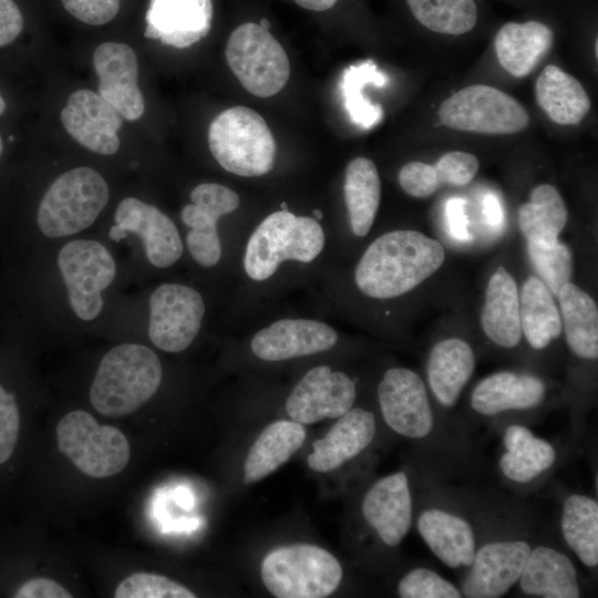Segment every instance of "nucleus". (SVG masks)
Returning <instances> with one entry per match:
<instances>
[{"mask_svg":"<svg viewBox=\"0 0 598 598\" xmlns=\"http://www.w3.org/2000/svg\"><path fill=\"white\" fill-rule=\"evenodd\" d=\"M444 259L437 240L416 230H392L368 246L354 269V282L367 297L396 298L431 277Z\"/></svg>","mask_w":598,"mask_h":598,"instance_id":"f257e3e1","label":"nucleus"},{"mask_svg":"<svg viewBox=\"0 0 598 598\" xmlns=\"http://www.w3.org/2000/svg\"><path fill=\"white\" fill-rule=\"evenodd\" d=\"M162 377L161 361L152 349L136 343L118 344L101 360L90 401L105 416L131 414L157 392Z\"/></svg>","mask_w":598,"mask_h":598,"instance_id":"f03ea898","label":"nucleus"},{"mask_svg":"<svg viewBox=\"0 0 598 598\" xmlns=\"http://www.w3.org/2000/svg\"><path fill=\"white\" fill-rule=\"evenodd\" d=\"M324 243L323 228L316 218L288 209L274 212L251 233L244 254V270L251 280H268L285 261H313Z\"/></svg>","mask_w":598,"mask_h":598,"instance_id":"7ed1b4c3","label":"nucleus"},{"mask_svg":"<svg viewBox=\"0 0 598 598\" xmlns=\"http://www.w3.org/2000/svg\"><path fill=\"white\" fill-rule=\"evenodd\" d=\"M209 150L227 172L257 177L275 165L276 142L264 117L246 106L223 111L208 128Z\"/></svg>","mask_w":598,"mask_h":598,"instance_id":"20e7f679","label":"nucleus"},{"mask_svg":"<svg viewBox=\"0 0 598 598\" xmlns=\"http://www.w3.org/2000/svg\"><path fill=\"white\" fill-rule=\"evenodd\" d=\"M266 589L278 598H323L341 584L340 561L313 544H290L269 551L260 565Z\"/></svg>","mask_w":598,"mask_h":598,"instance_id":"39448f33","label":"nucleus"},{"mask_svg":"<svg viewBox=\"0 0 598 598\" xmlns=\"http://www.w3.org/2000/svg\"><path fill=\"white\" fill-rule=\"evenodd\" d=\"M109 200V186L91 167L60 175L43 195L37 214L40 230L50 238L70 236L91 226Z\"/></svg>","mask_w":598,"mask_h":598,"instance_id":"423d86ee","label":"nucleus"},{"mask_svg":"<svg viewBox=\"0 0 598 598\" xmlns=\"http://www.w3.org/2000/svg\"><path fill=\"white\" fill-rule=\"evenodd\" d=\"M56 442L83 474L105 478L122 472L130 460V444L117 427L100 425L86 411L74 410L56 425Z\"/></svg>","mask_w":598,"mask_h":598,"instance_id":"0eeeda50","label":"nucleus"},{"mask_svg":"<svg viewBox=\"0 0 598 598\" xmlns=\"http://www.w3.org/2000/svg\"><path fill=\"white\" fill-rule=\"evenodd\" d=\"M225 56L244 89L258 97L277 94L290 76L283 48L269 30L254 22L243 23L231 32Z\"/></svg>","mask_w":598,"mask_h":598,"instance_id":"6e6552de","label":"nucleus"},{"mask_svg":"<svg viewBox=\"0 0 598 598\" xmlns=\"http://www.w3.org/2000/svg\"><path fill=\"white\" fill-rule=\"evenodd\" d=\"M439 117L455 131L494 135L519 133L530 121L516 99L485 84L466 86L444 100Z\"/></svg>","mask_w":598,"mask_h":598,"instance_id":"1a4fd4ad","label":"nucleus"},{"mask_svg":"<svg viewBox=\"0 0 598 598\" xmlns=\"http://www.w3.org/2000/svg\"><path fill=\"white\" fill-rule=\"evenodd\" d=\"M58 265L74 313L82 320H92L103 307L102 291L116 272L111 252L99 241L76 239L62 247Z\"/></svg>","mask_w":598,"mask_h":598,"instance_id":"9d476101","label":"nucleus"},{"mask_svg":"<svg viewBox=\"0 0 598 598\" xmlns=\"http://www.w3.org/2000/svg\"><path fill=\"white\" fill-rule=\"evenodd\" d=\"M202 295L182 283H163L150 298L148 337L166 352L187 349L198 334L205 315Z\"/></svg>","mask_w":598,"mask_h":598,"instance_id":"9b49d317","label":"nucleus"},{"mask_svg":"<svg viewBox=\"0 0 598 598\" xmlns=\"http://www.w3.org/2000/svg\"><path fill=\"white\" fill-rule=\"evenodd\" d=\"M382 417L396 434L419 440L434 427V414L425 384L411 369H388L378 385Z\"/></svg>","mask_w":598,"mask_h":598,"instance_id":"f8f14e48","label":"nucleus"},{"mask_svg":"<svg viewBox=\"0 0 598 598\" xmlns=\"http://www.w3.org/2000/svg\"><path fill=\"white\" fill-rule=\"evenodd\" d=\"M190 204L183 207L181 217L189 228L186 245L192 258L210 268L221 258V241L217 223L235 212L240 203L236 192L217 183H202L190 192Z\"/></svg>","mask_w":598,"mask_h":598,"instance_id":"ddd939ff","label":"nucleus"},{"mask_svg":"<svg viewBox=\"0 0 598 598\" xmlns=\"http://www.w3.org/2000/svg\"><path fill=\"white\" fill-rule=\"evenodd\" d=\"M355 398V384L347 373L318 365L296 383L285 408L290 420L308 425L338 419L353 408Z\"/></svg>","mask_w":598,"mask_h":598,"instance_id":"4468645a","label":"nucleus"},{"mask_svg":"<svg viewBox=\"0 0 598 598\" xmlns=\"http://www.w3.org/2000/svg\"><path fill=\"white\" fill-rule=\"evenodd\" d=\"M141 237L148 261L158 268L174 265L183 254V243L174 221L157 207L137 198H124L115 212L110 238L120 241L127 234Z\"/></svg>","mask_w":598,"mask_h":598,"instance_id":"2eb2a0df","label":"nucleus"},{"mask_svg":"<svg viewBox=\"0 0 598 598\" xmlns=\"http://www.w3.org/2000/svg\"><path fill=\"white\" fill-rule=\"evenodd\" d=\"M530 545L522 539L489 542L476 548L461 592L470 598H498L519 579Z\"/></svg>","mask_w":598,"mask_h":598,"instance_id":"dca6fc26","label":"nucleus"},{"mask_svg":"<svg viewBox=\"0 0 598 598\" xmlns=\"http://www.w3.org/2000/svg\"><path fill=\"white\" fill-rule=\"evenodd\" d=\"M337 341V331L326 322L285 318L258 330L250 349L258 359L277 362L328 351Z\"/></svg>","mask_w":598,"mask_h":598,"instance_id":"f3484780","label":"nucleus"},{"mask_svg":"<svg viewBox=\"0 0 598 598\" xmlns=\"http://www.w3.org/2000/svg\"><path fill=\"white\" fill-rule=\"evenodd\" d=\"M99 78V94L128 121L138 120L145 110L138 87V63L134 50L124 43L104 42L93 53Z\"/></svg>","mask_w":598,"mask_h":598,"instance_id":"a211bd4d","label":"nucleus"},{"mask_svg":"<svg viewBox=\"0 0 598 598\" xmlns=\"http://www.w3.org/2000/svg\"><path fill=\"white\" fill-rule=\"evenodd\" d=\"M61 121L65 131L90 151L103 155L117 152L122 116L99 93L73 92L61 112Z\"/></svg>","mask_w":598,"mask_h":598,"instance_id":"6ab92c4d","label":"nucleus"},{"mask_svg":"<svg viewBox=\"0 0 598 598\" xmlns=\"http://www.w3.org/2000/svg\"><path fill=\"white\" fill-rule=\"evenodd\" d=\"M362 515L378 537L396 547L408 535L413 516L412 496L405 472L379 478L365 493Z\"/></svg>","mask_w":598,"mask_h":598,"instance_id":"aec40b11","label":"nucleus"},{"mask_svg":"<svg viewBox=\"0 0 598 598\" xmlns=\"http://www.w3.org/2000/svg\"><path fill=\"white\" fill-rule=\"evenodd\" d=\"M212 20V0H150L144 35L184 49L209 33Z\"/></svg>","mask_w":598,"mask_h":598,"instance_id":"412c9836","label":"nucleus"},{"mask_svg":"<svg viewBox=\"0 0 598 598\" xmlns=\"http://www.w3.org/2000/svg\"><path fill=\"white\" fill-rule=\"evenodd\" d=\"M377 421L372 412L351 408L339 416L326 435L312 444L308 466L318 473L339 468L361 454L373 441Z\"/></svg>","mask_w":598,"mask_h":598,"instance_id":"4be33fe9","label":"nucleus"},{"mask_svg":"<svg viewBox=\"0 0 598 598\" xmlns=\"http://www.w3.org/2000/svg\"><path fill=\"white\" fill-rule=\"evenodd\" d=\"M546 395L544 381L533 374L499 371L481 380L471 394L472 409L485 416L523 411L540 405Z\"/></svg>","mask_w":598,"mask_h":598,"instance_id":"5701e85b","label":"nucleus"},{"mask_svg":"<svg viewBox=\"0 0 598 598\" xmlns=\"http://www.w3.org/2000/svg\"><path fill=\"white\" fill-rule=\"evenodd\" d=\"M417 530L431 551L450 568L470 567L476 538L471 524L447 511L432 507L417 518Z\"/></svg>","mask_w":598,"mask_h":598,"instance_id":"b1692460","label":"nucleus"},{"mask_svg":"<svg viewBox=\"0 0 598 598\" xmlns=\"http://www.w3.org/2000/svg\"><path fill=\"white\" fill-rule=\"evenodd\" d=\"M481 323L496 346L511 349L522 340L519 292L513 276L503 266L491 276L485 291Z\"/></svg>","mask_w":598,"mask_h":598,"instance_id":"393cba45","label":"nucleus"},{"mask_svg":"<svg viewBox=\"0 0 598 598\" xmlns=\"http://www.w3.org/2000/svg\"><path fill=\"white\" fill-rule=\"evenodd\" d=\"M472 347L460 338H446L431 350L426 364L429 386L437 402L453 408L474 372Z\"/></svg>","mask_w":598,"mask_h":598,"instance_id":"a878e982","label":"nucleus"},{"mask_svg":"<svg viewBox=\"0 0 598 598\" xmlns=\"http://www.w3.org/2000/svg\"><path fill=\"white\" fill-rule=\"evenodd\" d=\"M517 582L524 594L533 597L580 596L574 563L561 551L548 546H537L530 550Z\"/></svg>","mask_w":598,"mask_h":598,"instance_id":"bb28decb","label":"nucleus"},{"mask_svg":"<svg viewBox=\"0 0 598 598\" xmlns=\"http://www.w3.org/2000/svg\"><path fill=\"white\" fill-rule=\"evenodd\" d=\"M554 41L551 29L540 21L508 22L495 37L501 66L515 78L527 76L548 53Z\"/></svg>","mask_w":598,"mask_h":598,"instance_id":"cd10ccee","label":"nucleus"},{"mask_svg":"<svg viewBox=\"0 0 598 598\" xmlns=\"http://www.w3.org/2000/svg\"><path fill=\"white\" fill-rule=\"evenodd\" d=\"M306 436L305 426L292 420H277L268 424L245 457L244 484L256 483L277 471L302 447Z\"/></svg>","mask_w":598,"mask_h":598,"instance_id":"c85d7f7f","label":"nucleus"},{"mask_svg":"<svg viewBox=\"0 0 598 598\" xmlns=\"http://www.w3.org/2000/svg\"><path fill=\"white\" fill-rule=\"evenodd\" d=\"M503 445L505 452L499 457L498 466L503 475L515 483L532 482L556 462L557 453L553 444L520 424H511L505 429Z\"/></svg>","mask_w":598,"mask_h":598,"instance_id":"c756f323","label":"nucleus"},{"mask_svg":"<svg viewBox=\"0 0 598 598\" xmlns=\"http://www.w3.org/2000/svg\"><path fill=\"white\" fill-rule=\"evenodd\" d=\"M539 107L559 125H577L590 110V99L581 83L560 68L549 64L535 82Z\"/></svg>","mask_w":598,"mask_h":598,"instance_id":"7c9ffc66","label":"nucleus"},{"mask_svg":"<svg viewBox=\"0 0 598 598\" xmlns=\"http://www.w3.org/2000/svg\"><path fill=\"white\" fill-rule=\"evenodd\" d=\"M559 312L569 350L578 358H598V308L595 300L573 282L557 295Z\"/></svg>","mask_w":598,"mask_h":598,"instance_id":"2f4dec72","label":"nucleus"},{"mask_svg":"<svg viewBox=\"0 0 598 598\" xmlns=\"http://www.w3.org/2000/svg\"><path fill=\"white\" fill-rule=\"evenodd\" d=\"M522 333L535 350H542L563 332V322L555 298L535 275L527 277L519 292Z\"/></svg>","mask_w":598,"mask_h":598,"instance_id":"473e14b6","label":"nucleus"},{"mask_svg":"<svg viewBox=\"0 0 598 598\" xmlns=\"http://www.w3.org/2000/svg\"><path fill=\"white\" fill-rule=\"evenodd\" d=\"M343 195L352 233L357 237H365L375 220L381 199V181L371 159L357 157L348 164Z\"/></svg>","mask_w":598,"mask_h":598,"instance_id":"72a5a7b5","label":"nucleus"},{"mask_svg":"<svg viewBox=\"0 0 598 598\" xmlns=\"http://www.w3.org/2000/svg\"><path fill=\"white\" fill-rule=\"evenodd\" d=\"M518 226L527 241L551 245L568 220L566 204L550 184H540L530 192L529 200L518 209Z\"/></svg>","mask_w":598,"mask_h":598,"instance_id":"f704fd0d","label":"nucleus"},{"mask_svg":"<svg viewBox=\"0 0 598 598\" xmlns=\"http://www.w3.org/2000/svg\"><path fill=\"white\" fill-rule=\"evenodd\" d=\"M560 528L566 544L587 567L598 565V503L584 494H571L563 505Z\"/></svg>","mask_w":598,"mask_h":598,"instance_id":"c9c22d12","label":"nucleus"},{"mask_svg":"<svg viewBox=\"0 0 598 598\" xmlns=\"http://www.w3.org/2000/svg\"><path fill=\"white\" fill-rule=\"evenodd\" d=\"M406 3L414 18L436 33L464 34L477 22L474 0H406Z\"/></svg>","mask_w":598,"mask_h":598,"instance_id":"e433bc0d","label":"nucleus"},{"mask_svg":"<svg viewBox=\"0 0 598 598\" xmlns=\"http://www.w3.org/2000/svg\"><path fill=\"white\" fill-rule=\"evenodd\" d=\"M386 82L388 78L377 70L372 60L350 65L344 70L341 91L344 107L354 124L363 128H371L382 120V107L367 100L363 95V89L369 84L382 86Z\"/></svg>","mask_w":598,"mask_h":598,"instance_id":"4c0bfd02","label":"nucleus"},{"mask_svg":"<svg viewBox=\"0 0 598 598\" xmlns=\"http://www.w3.org/2000/svg\"><path fill=\"white\" fill-rule=\"evenodd\" d=\"M527 251L539 279L557 297L559 289L570 282L573 257L569 248L559 240L551 245L527 241Z\"/></svg>","mask_w":598,"mask_h":598,"instance_id":"58836bf2","label":"nucleus"},{"mask_svg":"<svg viewBox=\"0 0 598 598\" xmlns=\"http://www.w3.org/2000/svg\"><path fill=\"white\" fill-rule=\"evenodd\" d=\"M116 598H194L184 585L158 574L135 573L123 579L114 591Z\"/></svg>","mask_w":598,"mask_h":598,"instance_id":"ea45409f","label":"nucleus"},{"mask_svg":"<svg viewBox=\"0 0 598 598\" xmlns=\"http://www.w3.org/2000/svg\"><path fill=\"white\" fill-rule=\"evenodd\" d=\"M401 598H460L461 590L432 569L417 567L405 574L398 584Z\"/></svg>","mask_w":598,"mask_h":598,"instance_id":"a19ab883","label":"nucleus"},{"mask_svg":"<svg viewBox=\"0 0 598 598\" xmlns=\"http://www.w3.org/2000/svg\"><path fill=\"white\" fill-rule=\"evenodd\" d=\"M433 166L441 185L461 187L467 185L476 176L480 162L472 153L451 151L443 154Z\"/></svg>","mask_w":598,"mask_h":598,"instance_id":"79ce46f5","label":"nucleus"},{"mask_svg":"<svg viewBox=\"0 0 598 598\" xmlns=\"http://www.w3.org/2000/svg\"><path fill=\"white\" fill-rule=\"evenodd\" d=\"M398 181L406 194L416 198L429 197L441 187L434 166L417 161L403 165Z\"/></svg>","mask_w":598,"mask_h":598,"instance_id":"37998d69","label":"nucleus"},{"mask_svg":"<svg viewBox=\"0 0 598 598\" xmlns=\"http://www.w3.org/2000/svg\"><path fill=\"white\" fill-rule=\"evenodd\" d=\"M20 430V414L14 395L0 384V464L12 455Z\"/></svg>","mask_w":598,"mask_h":598,"instance_id":"c03bdc74","label":"nucleus"},{"mask_svg":"<svg viewBox=\"0 0 598 598\" xmlns=\"http://www.w3.org/2000/svg\"><path fill=\"white\" fill-rule=\"evenodd\" d=\"M64 9L78 20L101 25L115 18L120 0H61Z\"/></svg>","mask_w":598,"mask_h":598,"instance_id":"a18cd8bd","label":"nucleus"},{"mask_svg":"<svg viewBox=\"0 0 598 598\" xmlns=\"http://www.w3.org/2000/svg\"><path fill=\"white\" fill-rule=\"evenodd\" d=\"M14 598H71L72 595L61 584L50 578H32L23 582Z\"/></svg>","mask_w":598,"mask_h":598,"instance_id":"49530a36","label":"nucleus"},{"mask_svg":"<svg viewBox=\"0 0 598 598\" xmlns=\"http://www.w3.org/2000/svg\"><path fill=\"white\" fill-rule=\"evenodd\" d=\"M23 28V17L13 0H0V47L13 42Z\"/></svg>","mask_w":598,"mask_h":598,"instance_id":"de8ad7c7","label":"nucleus"},{"mask_svg":"<svg viewBox=\"0 0 598 598\" xmlns=\"http://www.w3.org/2000/svg\"><path fill=\"white\" fill-rule=\"evenodd\" d=\"M461 200H450L447 205V217L452 234L456 238H464L466 236L465 230V216L462 209Z\"/></svg>","mask_w":598,"mask_h":598,"instance_id":"09e8293b","label":"nucleus"},{"mask_svg":"<svg viewBox=\"0 0 598 598\" xmlns=\"http://www.w3.org/2000/svg\"><path fill=\"white\" fill-rule=\"evenodd\" d=\"M300 7L311 11H326L332 8L338 0H295Z\"/></svg>","mask_w":598,"mask_h":598,"instance_id":"8fccbe9b","label":"nucleus"},{"mask_svg":"<svg viewBox=\"0 0 598 598\" xmlns=\"http://www.w3.org/2000/svg\"><path fill=\"white\" fill-rule=\"evenodd\" d=\"M486 215L491 224L495 225L501 220V209L497 200L489 197L486 200Z\"/></svg>","mask_w":598,"mask_h":598,"instance_id":"3c124183","label":"nucleus"},{"mask_svg":"<svg viewBox=\"0 0 598 598\" xmlns=\"http://www.w3.org/2000/svg\"><path fill=\"white\" fill-rule=\"evenodd\" d=\"M259 25H260L261 28H264L265 30H269V28H270V22H269L267 19H261Z\"/></svg>","mask_w":598,"mask_h":598,"instance_id":"603ef678","label":"nucleus"},{"mask_svg":"<svg viewBox=\"0 0 598 598\" xmlns=\"http://www.w3.org/2000/svg\"><path fill=\"white\" fill-rule=\"evenodd\" d=\"M6 110V102L0 93V115L4 112Z\"/></svg>","mask_w":598,"mask_h":598,"instance_id":"864d4df0","label":"nucleus"},{"mask_svg":"<svg viewBox=\"0 0 598 598\" xmlns=\"http://www.w3.org/2000/svg\"><path fill=\"white\" fill-rule=\"evenodd\" d=\"M2 152H3V144H2V138L0 136V156H1Z\"/></svg>","mask_w":598,"mask_h":598,"instance_id":"5fc2aeb1","label":"nucleus"}]
</instances>
